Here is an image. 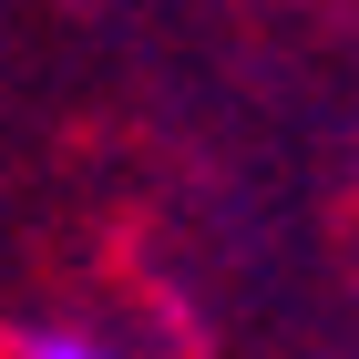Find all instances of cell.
<instances>
[{"label": "cell", "instance_id": "2", "mask_svg": "<svg viewBox=\"0 0 359 359\" xmlns=\"http://www.w3.org/2000/svg\"><path fill=\"white\" fill-rule=\"evenodd\" d=\"M0 359H11V349H0Z\"/></svg>", "mask_w": 359, "mask_h": 359}, {"label": "cell", "instance_id": "1", "mask_svg": "<svg viewBox=\"0 0 359 359\" xmlns=\"http://www.w3.org/2000/svg\"><path fill=\"white\" fill-rule=\"evenodd\" d=\"M21 359H93V349H83V339H31Z\"/></svg>", "mask_w": 359, "mask_h": 359}]
</instances>
